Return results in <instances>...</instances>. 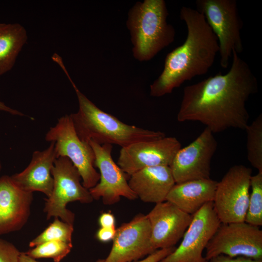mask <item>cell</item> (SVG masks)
<instances>
[{
    "label": "cell",
    "instance_id": "cell-17",
    "mask_svg": "<svg viewBox=\"0 0 262 262\" xmlns=\"http://www.w3.org/2000/svg\"><path fill=\"white\" fill-rule=\"evenodd\" d=\"M56 159L54 143L51 142L46 149L34 151L28 166L22 172L11 177L24 191L31 193L40 192L49 197L53 189L51 170Z\"/></svg>",
    "mask_w": 262,
    "mask_h": 262
},
{
    "label": "cell",
    "instance_id": "cell-26",
    "mask_svg": "<svg viewBox=\"0 0 262 262\" xmlns=\"http://www.w3.org/2000/svg\"><path fill=\"white\" fill-rule=\"evenodd\" d=\"M174 246L159 249L140 260L132 262H160L163 259L170 254L175 249Z\"/></svg>",
    "mask_w": 262,
    "mask_h": 262
},
{
    "label": "cell",
    "instance_id": "cell-2",
    "mask_svg": "<svg viewBox=\"0 0 262 262\" xmlns=\"http://www.w3.org/2000/svg\"><path fill=\"white\" fill-rule=\"evenodd\" d=\"M180 17L187 27L186 39L167 54L163 71L150 86L152 97L170 94L184 82L206 74L219 53L217 39L202 14L182 6Z\"/></svg>",
    "mask_w": 262,
    "mask_h": 262
},
{
    "label": "cell",
    "instance_id": "cell-32",
    "mask_svg": "<svg viewBox=\"0 0 262 262\" xmlns=\"http://www.w3.org/2000/svg\"><path fill=\"white\" fill-rule=\"evenodd\" d=\"M1 169V163H0V171Z\"/></svg>",
    "mask_w": 262,
    "mask_h": 262
},
{
    "label": "cell",
    "instance_id": "cell-5",
    "mask_svg": "<svg viewBox=\"0 0 262 262\" xmlns=\"http://www.w3.org/2000/svg\"><path fill=\"white\" fill-rule=\"evenodd\" d=\"M196 10L202 14L219 44L220 64L227 68L233 51H243L241 36L243 23L236 0H197Z\"/></svg>",
    "mask_w": 262,
    "mask_h": 262
},
{
    "label": "cell",
    "instance_id": "cell-28",
    "mask_svg": "<svg viewBox=\"0 0 262 262\" xmlns=\"http://www.w3.org/2000/svg\"><path fill=\"white\" fill-rule=\"evenodd\" d=\"M116 231L115 227L101 228L100 227L96 233L97 239L101 242H108L113 240Z\"/></svg>",
    "mask_w": 262,
    "mask_h": 262
},
{
    "label": "cell",
    "instance_id": "cell-12",
    "mask_svg": "<svg viewBox=\"0 0 262 262\" xmlns=\"http://www.w3.org/2000/svg\"><path fill=\"white\" fill-rule=\"evenodd\" d=\"M89 143L95 154L94 166L100 172L99 181L89 189L93 198L98 200L101 198L106 205L118 202L121 197L129 200L136 199L137 197L130 188L125 173L113 159L112 145H99L92 141Z\"/></svg>",
    "mask_w": 262,
    "mask_h": 262
},
{
    "label": "cell",
    "instance_id": "cell-29",
    "mask_svg": "<svg viewBox=\"0 0 262 262\" xmlns=\"http://www.w3.org/2000/svg\"><path fill=\"white\" fill-rule=\"evenodd\" d=\"M115 219L113 213L110 212L102 213L98 218V224L101 228L115 227Z\"/></svg>",
    "mask_w": 262,
    "mask_h": 262
},
{
    "label": "cell",
    "instance_id": "cell-31",
    "mask_svg": "<svg viewBox=\"0 0 262 262\" xmlns=\"http://www.w3.org/2000/svg\"><path fill=\"white\" fill-rule=\"evenodd\" d=\"M104 259H99L96 262H104ZM19 262H39L33 259L26 254L24 252H21L19 256Z\"/></svg>",
    "mask_w": 262,
    "mask_h": 262
},
{
    "label": "cell",
    "instance_id": "cell-24",
    "mask_svg": "<svg viewBox=\"0 0 262 262\" xmlns=\"http://www.w3.org/2000/svg\"><path fill=\"white\" fill-rule=\"evenodd\" d=\"M72 248V243L50 241L37 245L24 253L34 259L51 258L54 262H60L70 252Z\"/></svg>",
    "mask_w": 262,
    "mask_h": 262
},
{
    "label": "cell",
    "instance_id": "cell-21",
    "mask_svg": "<svg viewBox=\"0 0 262 262\" xmlns=\"http://www.w3.org/2000/svg\"><path fill=\"white\" fill-rule=\"evenodd\" d=\"M247 134V158L251 165L262 172V115L248 124Z\"/></svg>",
    "mask_w": 262,
    "mask_h": 262
},
{
    "label": "cell",
    "instance_id": "cell-16",
    "mask_svg": "<svg viewBox=\"0 0 262 262\" xmlns=\"http://www.w3.org/2000/svg\"><path fill=\"white\" fill-rule=\"evenodd\" d=\"M33 193L24 191L11 176L0 177V235L18 230L29 217Z\"/></svg>",
    "mask_w": 262,
    "mask_h": 262
},
{
    "label": "cell",
    "instance_id": "cell-13",
    "mask_svg": "<svg viewBox=\"0 0 262 262\" xmlns=\"http://www.w3.org/2000/svg\"><path fill=\"white\" fill-rule=\"evenodd\" d=\"M180 148L174 137L136 142L121 147L117 164L130 176L147 167L169 166Z\"/></svg>",
    "mask_w": 262,
    "mask_h": 262
},
{
    "label": "cell",
    "instance_id": "cell-8",
    "mask_svg": "<svg viewBox=\"0 0 262 262\" xmlns=\"http://www.w3.org/2000/svg\"><path fill=\"white\" fill-rule=\"evenodd\" d=\"M205 249L207 262L220 255L262 260V230L245 222L220 223Z\"/></svg>",
    "mask_w": 262,
    "mask_h": 262
},
{
    "label": "cell",
    "instance_id": "cell-11",
    "mask_svg": "<svg viewBox=\"0 0 262 262\" xmlns=\"http://www.w3.org/2000/svg\"><path fill=\"white\" fill-rule=\"evenodd\" d=\"M217 147L213 133L205 128L194 141L180 148L169 165L175 183L210 178L211 160Z\"/></svg>",
    "mask_w": 262,
    "mask_h": 262
},
{
    "label": "cell",
    "instance_id": "cell-23",
    "mask_svg": "<svg viewBox=\"0 0 262 262\" xmlns=\"http://www.w3.org/2000/svg\"><path fill=\"white\" fill-rule=\"evenodd\" d=\"M74 230L73 225L68 224L56 217L41 233L31 241L29 246L34 247L42 243L50 241H61L72 243Z\"/></svg>",
    "mask_w": 262,
    "mask_h": 262
},
{
    "label": "cell",
    "instance_id": "cell-9",
    "mask_svg": "<svg viewBox=\"0 0 262 262\" xmlns=\"http://www.w3.org/2000/svg\"><path fill=\"white\" fill-rule=\"evenodd\" d=\"M251 176V168L235 165L217 182L213 202L221 223L245 222Z\"/></svg>",
    "mask_w": 262,
    "mask_h": 262
},
{
    "label": "cell",
    "instance_id": "cell-1",
    "mask_svg": "<svg viewBox=\"0 0 262 262\" xmlns=\"http://www.w3.org/2000/svg\"><path fill=\"white\" fill-rule=\"evenodd\" d=\"M229 70L185 86L177 115L179 122L198 121L213 133L245 130L249 115L246 103L258 91L248 64L234 51Z\"/></svg>",
    "mask_w": 262,
    "mask_h": 262
},
{
    "label": "cell",
    "instance_id": "cell-15",
    "mask_svg": "<svg viewBox=\"0 0 262 262\" xmlns=\"http://www.w3.org/2000/svg\"><path fill=\"white\" fill-rule=\"evenodd\" d=\"M151 229V243L155 250L174 246L183 237L193 215L165 201L156 204L147 214Z\"/></svg>",
    "mask_w": 262,
    "mask_h": 262
},
{
    "label": "cell",
    "instance_id": "cell-25",
    "mask_svg": "<svg viewBox=\"0 0 262 262\" xmlns=\"http://www.w3.org/2000/svg\"><path fill=\"white\" fill-rule=\"evenodd\" d=\"M20 253L13 244L0 238V262H19Z\"/></svg>",
    "mask_w": 262,
    "mask_h": 262
},
{
    "label": "cell",
    "instance_id": "cell-4",
    "mask_svg": "<svg viewBox=\"0 0 262 262\" xmlns=\"http://www.w3.org/2000/svg\"><path fill=\"white\" fill-rule=\"evenodd\" d=\"M168 15L164 0L138 1L130 10L126 24L136 60H150L174 41L176 32L167 22Z\"/></svg>",
    "mask_w": 262,
    "mask_h": 262
},
{
    "label": "cell",
    "instance_id": "cell-18",
    "mask_svg": "<svg viewBox=\"0 0 262 262\" xmlns=\"http://www.w3.org/2000/svg\"><path fill=\"white\" fill-rule=\"evenodd\" d=\"M129 185L142 201L159 203L166 201L175 182L168 166L144 168L130 176Z\"/></svg>",
    "mask_w": 262,
    "mask_h": 262
},
{
    "label": "cell",
    "instance_id": "cell-22",
    "mask_svg": "<svg viewBox=\"0 0 262 262\" xmlns=\"http://www.w3.org/2000/svg\"><path fill=\"white\" fill-rule=\"evenodd\" d=\"M251 193L245 222L257 227L262 225V172L251 176Z\"/></svg>",
    "mask_w": 262,
    "mask_h": 262
},
{
    "label": "cell",
    "instance_id": "cell-19",
    "mask_svg": "<svg viewBox=\"0 0 262 262\" xmlns=\"http://www.w3.org/2000/svg\"><path fill=\"white\" fill-rule=\"evenodd\" d=\"M217 183L211 178L175 183L166 200L193 215L205 204L213 202Z\"/></svg>",
    "mask_w": 262,
    "mask_h": 262
},
{
    "label": "cell",
    "instance_id": "cell-7",
    "mask_svg": "<svg viewBox=\"0 0 262 262\" xmlns=\"http://www.w3.org/2000/svg\"><path fill=\"white\" fill-rule=\"evenodd\" d=\"M45 139L54 142L57 158L66 157L71 161L85 188L89 190L98 183L100 175L94 166V151L89 143L82 141L78 135L70 115L59 118L56 125L49 129Z\"/></svg>",
    "mask_w": 262,
    "mask_h": 262
},
{
    "label": "cell",
    "instance_id": "cell-3",
    "mask_svg": "<svg viewBox=\"0 0 262 262\" xmlns=\"http://www.w3.org/2000/svg\"><path fill=\"white\" fill-rule=\"evenodd\" d=\"M77 95L79 110L70 115L80 138L89 143L92 141L99 144H115L121 147L143 141L165 137L161 131L144 129L127 124L114 115L98 108L68 78Z\"/></svg>",
    "mask_w": 262,
    "mask_h": 262
},
{
    "label": "cell",
    "instance_id": "cell-10",
    "mask_svg": "<svg viewBox=\"0 0 262 262\" xmlns=\"http://www.w3.org/2000/svg\"><path fill=\"white\" fill-rule=\"evenodd\" d=\"M213 202L193 215L180 245L160 262H208L202 253L220 224Z\"/></svg>",
    "mask_w": 262,
    "mask_h": 262
},
{
    "label": "cell",
    "instance_id": "cell-30",
    "mask_svg": "<svg viewBox=\"0 0 262 262\" xmlns=\"http://www.w3.org/2000/svg\"><path fill=\"white\" fill-rule=\"evenodd\" d=\"M0 111H3L8 113L12 115L24 116L25 115L18 110L13 109L7 105L3 102L0 101Z\"/></svg>",
    "mask_w": 262,
    "mask_h": 262
},
{
    "label": "cell",
    "instance_id": "cell-14",
    "mask_svg": "<svg viewBox=\"0 0 262 262\" xmlns=\"http://www.w3.org/2000/svg\"><path fill=\"white\" fill-rule=\"evenodd\" d=\"M111 251L104 262H132L154 252L147 215L139 213L116 229Z\"/></svg>",
    "mask_w": 262,
    "mask_h": 262
},
{
    "label": "cell",
    "instance_id": "cell-6",
    "mask_svg": "<svg viewBox=\"0 0 262 262\" xmlns=\"http://www.w3.org/2000/svg\"><path fill=\"white\" fill-rule=\"evenodd\" d=\"M53 179L51 195L45 199L44 209L48 219L57 217L73 225L75 214L66 208L71 202L89 203L94 199L88 189L81 183L80 174L71 161L66 157H59L54 161L51 170Z\"/></svg>",
    "mask_w": 262,
    "mask_h": 262
},
{
    "label": "cell",
    "instance_id": "cell-20",
    "mask_svg": "<svg viewBox=\"0 0 262 262\" xmlns=\"http://www.w3.org/2000/svg\"><path fill=\"white\" fill-rule=\"evenodd\" d=\"M27 39V31L21 24L0 23V76L13 67Z\"/></svg>",
    "mask_w": 262,
    "mask_h": 262
},
{
    "label": "cell",
    "instance_id": "cell-27",
    "mask_svg": "<svg viewBox=\"0 0 262 262\" xmlns=\"http://www.w3.org/2000/svg\"><path fill=\"white\" fill-rule=\"evenodd\" d=\"M209 262H262L244 257H230L225 255H220L211 259Z\"/></svg>",
    "mask_w": 262,
    "mask_h": 262
}]
</instances>
